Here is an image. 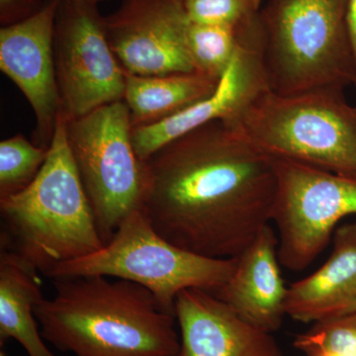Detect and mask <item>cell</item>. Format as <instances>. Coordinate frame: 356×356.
<instances>
[{
	"label": "cell",
	"mask_w": 356,
	"mask_h": 356,
	"mask_svg": "<svg viewBox=\"0 0 356 356\" xmlns=\"http://www.w3.org/2000/svg\"><path fill=\"white\" fill-rule=\"evenodd\" d=\"M54 56L60 112L67 120L124 100L127 72L110 46L97 4L58 1Z\"/></svg>",
	"instance_id": "obj_9"
},
{
	"label": "cell",
	"mask_w": 356,
	"mask_h": 356,
	"mask_svg": "<svg viewBox=\"0 0 356 356\" xmlns=\"http://www.w3.org/2000/svg\"><path fill=\"white\" fill-rule=\"evenodd\" d=\"M277 193L273 220L277 227L281 266L301 271L331 240L337 222L356 215V173H336L274 159Z\"/></svg>",
	"instance_id": "obj_8"
},
{
	"label": "cell",
	"mask_w": 356,
	"mask_h": 356,
	"mask_svg": "<svg viewBox=\"0 0 356 356\" xmlns=\"http://www.w3.org/2000/svg\"><path fill=\"white\" fill-rule=\"evenodd\" d=\"M145 163L143 210L182 250L235 259L273 220L274 159L221 120L172 140Z\"/></svg>",
	"instance_id": "obj_1"
},
{
	"label": "cell",
	"mask_w": 356,
	"mask_h": 356,
	"mask_svg": "<svg viewBox=\"0 0 356 356\" xmlns=\"http://www.w3.org/2000/svg\"><path fill=\"white\" fill-rule=\"evenodd\" d=\"M259 24L240 33L235 58L209 97L165 120L132 129L134 147L142 161L210 122L229 120L254 96L268 88L259 56Z\"/></svg>",
	"instance_id": "obj_12"
},
{
	"label": "cell",
	"mask_w": 356,
	"mask_h": 356,
	"mask_svg": "<svg viewBox=\"0 0 356 356\" xmlns=\"http://www.w3.org/2000/svg\"><path fill=\"white\" fill-rule=\"evenodd\" d=\"M294 346L308 356H356V312L315 323L295 337Z\"/></svg>",
	"instance_id": "obj_20"
},
{
	"label": "cell",
	"mask_w": 356,
	"mask_h": 356,
	"mask_svg": "<svg viewBox=\"0 0 356 356\" xmlns=\"http://www.w3.org/2000/svg\"><path fill=\"white\" fill-rule=\"evenodd\" d=\"M179 350L172 356H282L275 339L238 317L212 293L189 288L177 295Z\"/></svg>",
	"instance_id": "obj_13"
},
{
	"label": "cell",
	"mask_w": 356,
	"mask_h": 356,
	"mask_svg": "<svg viewBox=\"0 0 356 356\" xmlns=\"http://www.w3.org/2000/svg\"><path fill=\"white\" fill-rule=\"evenodd\" d=\"M238 257L211 259L172 245L152 226L144 210L134 211L106 245L93 254L56 266L47 277L102 275L137 283L175 316L180 292L197 288L216 293L235 271Z\"/></svg>",
	"instance_id": "obj_6"
},
{
	"label": "cell",
	"mask_w": 356,
	"mask_h": 356,
	"mask_svg": "<svg viewBox=\"0 0 356 356\" xmlns=\"http://www.w3.org/2000/svg\"><path fill=\"white\" fill-rule=\"evenodd\" d=\"M262 0H185L191 22L245 28L261 15Z\"/></svg>",
	"instance_id": "obj_21"
},
{
	"label": "cell",
	"mask_w": 356,
	"mask_h": 356,
	"mask_svg": "<svg viewBox=\"0 0 356 356\" xmlns=\"http://www.w3.org/2000/svg\"><path fill=\"white\" fill-rule=\"evenodd\" d=\"M39 271L17 254L0 252V346L15 339L28 356H56L42 337L35 306L43 300Z\"/></svg>",
	"instance_id": "obj_16"
},
{
	"label": "cell",
	"mask_w": 356,
	"mask_h": 356,
	"mask_svg": "<svg viewBox=\"0 0 356 356\" xmlns=\"http://www.w3.org/2000/svg\"><path fill=\"white\" fill-rule=\"evenodd\" d=\"M132 129L124 100L67 120L65 126L70 154L104 245L131 213L144 206L146 163L136 153Z\"/></svg>",
	"instance_id": "obj_7"
},
{
	"label": "cell",
	"mask_w": 356,
	"mask_h": 356,
	"mask_svg": "<svg viewBox=\"0 0 356 356\" xmlns=\"http://www.w3.org/2000/svg\"><path fill=\"white\" fill-rule=\"evenodd\" d=\"M185 0H123L105 17L107 38L128 74L163 76L194 70Z\"/></svg>",
	"instance_id": "obj_10"
},
{
	"label": "cell",
	"mask_w": 356,
	"mask_h": 356,
	"mask_svg": "<svg viewBox=\"0 0 356 356\" xmlns=\"http://www.w3.org/2000/svg\"><path fill=\"white\" fill-rule=\"evenodd\" d=\"M56 293L35 306L44 341L76 356H172L175 316L153 293L102 275L53 280Z\"/></svg>",
	"instance_id": "obj_2"
},
{
	"label": "cell",
	"mask_w": 356,
	"mask_h": 356,
	"mask_svg": "<svg viewBox=\"0 0 356 356\" xmlns=\"http://www.w3.org/2000/svg\"><path fill=\"white\" fill-rule=\"evenodd\" d=\"M346 24L355 60L356 74V0H346ZM355 86H356V79Z\"/></svg>",
	"instance_id": "obj_23"
},
{
	"label": "cell",
	"mask_w": 356,
	"mask_h": 356,
	"mask_svg": "<svg viewBox=\"0 0 356 356\" xmlns=\"http://www.w3.org/2000/svg\"><path fill=\"white\" fill-rule=\"evenodd\" d=\"M0 356H7L6 353H4L3 350H1V351H0Z\"/></svg>",
	"instance_id": "obj_25"
},
{
	"label": "cell",
	"mask_w": 356,
	"mask_h": 356,
	"mask_svg": "<svg viewBox=\"0 0 356 356\" xmlns=\"http://www.w3.org/2000/svg\"><path fill=\"white\" fill-rule=\"evenodd\" d=\"M72 1L88 2V3L97 4L98 6V4L107 1V0H72Z\"/></svg>",
	"instance_id": "obj_24"
},
{
	"label": "cell",
	"mask_w": 356,
	"mask_h": 356,
	"mask_svg": "<svg viewBox=\"0 0 356 356\" xmlns=\"http://www.w3.org/2000/svg\"><path fill=\"white\" fill-rule=\"evenodd\" d=\"M60 0H47L31 17L0 29V70L24 95L36 118L34 144L49 149L60 112L54 31Z\"/></svg>",
	"instance_id": "obj_11"
},
{
	"label": "cell",
	"mask_w": 356,
	"mask_h": 356,
	"mask_svg": "<svg viewBox=\"0 0 356 356\" xmlns=\"http://www.w3.org/2000/svg\"><path fill=\"white\" fill-rule=\"evenodd\" d=\"M60 112L48 158L24 191L0 199L1 250L17 254L44 276L58 264L104 245L77 172Z\"/></svg>",
	"instance_id": "obj_3"
},
{
	"label": "cell",
	"mask_w": 356,
	"mask_h": 356,
	"mask_svg": "<svg viewBox=\"0 0 356 356\" xmlns=\"http://www.w3.org/2000/svg\"><path fill=\"white\" fill-rule=\"evenodd\" d=\"M278 245V236L266 225L238 257L228 282L214 293L245 322L268 334L280 330L286 315L288 288L281 275Z\"/></svg>",
	"instance_id": "obj_14"
},
{
	"label": "cell",
	"mask_w": 356,
	"mask_h": 356,
	"mask_svg": "<svg viewBox=\"0 0 356 356\" xmlns=\"http://www.w3.org/2000/svg\"><path fill=\"white\" fill-rule=\"evenodd\" d=\"M220 81L197 72L163 76H126L124 102L127 104L132 127L151 125L179 113L209 97Z\"/></svg>",
	"instance_id": "obj_17"
},
{
	"label": "cell",
	"mask_w": 356,
	"mask_h": 356,
	"mask_svg": "<svg viewBox=\"0 0 356 356\" xmlns=\"http://www.w3.org/2000/svg\"><path fill=\"white\" fill-rule=\"evenodd\" d=\"M240 29L231 26L199 24L191 21L186 40L194 70L221 81L240 47Z\"/></svg>",
	"instance_id": "obj_18"
},
{
	"label": "cell",
	"mask_w": 356,
	"mask_h": 356,
	"mask_svg": "<svg viewBox=\"0 0 356 356\" xmlns=\"http://www.w3.org/2000/svg\"><path fill=\"white\" fill-rule=\"evenodd\" d=\"M224 123L271 159L356 173V107L343 90L282 95L266 88Z\"/></svg>",
	"instance_id": "obj_5"
},
{
	"label": "cell",
	"mask_w": 356,
	"mask_h": 356,
	"mask_svg": "<svg viewBox=\"0 0 356 356\" xmlns=\"http://www.w3.org/2000/svg\"><path fill=\"white\" fill-rule=\"evenodd\" d=\"M49 149L18 134L0 143V199L24 191L43 168Z\"/></svg>",
	"instance_id": "obj_19"
},
{
	"label": "cell",
	"mask_w": 356,
	"mask_h": 356,
	"mask_svg": "<svg viewBox=\"0 0 356 356\" xmlns=\"http://www.w3.org/2000/svg\"><path fill=\"white\" fill-rule=\"evenodd\" d=\"M285 312L303 323L356 312V224L337 228L331 257L317 271L288 288Z\"/></svg>",
	"instance_id": "obj_15"
},
{
	"label": "cell",
	"mask_w": 356,
	"mask_h": 356,
	"mask_svg": "<svg viewBox=\"0 0 356 356\" xmlns=\"http://www.w3.org/2000/svg\"><path fill=\"white\" fill-rule=\"evenodd\" d=\"M47 0H0L1 26L15 24L31 17L44 6Z\"/></svg>",
	"instance_id": "obj_22"
},
{
	"label": "cell",
	"mask_w": 356,
	"mask_h": 356,
	"mask_svg": "<svg viewBox=\"0 0 356 356\" xmlns=\"http://www.w3.org/2000/svg\"><path fill=\"white\" fill-rule=\"evenodd\" d=\"M259 56L267 86L282 95L355 83L346 0H268Z\"/></svg>",
	"instance_id": "obj_4"
}]
</instances>
